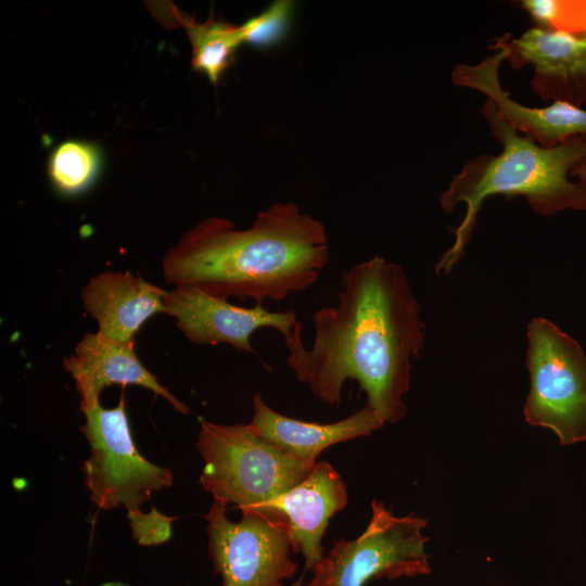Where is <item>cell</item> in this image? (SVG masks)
Instances as JSON below:
<instances>
[{"label": "cell", "instance_id": "cell-1", "mask_svg": "<svg viewBox=\"0 0 586 586\" xmlns=\"http://www.w3.org/2000/svg\"><path fill=\"white\" fill-rule=\"evenodd\" d=\"M309 348L297 322L284 339L286 365L314 396L341 403L347 380L357 381L367 403L384 423L406 413L411 361L425 337L421 307L400 265L374 256L347 268L337 302L313 314Z\"/></svg>", "mask_w": 586, "mask_h": 586}, {"label": "cell", "instance_id": "cell-2", "mask_svg": "<svg viewBox=\"0 0 586 586\" xmlns=\"http://www.w3.org/2000/svg\"><path fill=\"white\" fill-rule=\"evenodd\" d=\"M330 258L324 226L294 202L259 212L250 228L212 216L165 254L164 278L213 296L283 301L309 289Z\"/></svg>", "mask_w": 586, "mask_h": 586}, {"label": "cell", "instance_id": "cell-3", "mask_svg": "<svg viewBox=\"0 0 586 586\" xmlns=\"http://www.w3.org/2000/svg\"><path fill=\"white\" fill-rule=\"evenodd\" d=\"M481 113L501 151L466 162L441 194L440 205L446 213L463 203L466 214L455 230L454 244L435 266L437 273L450 271L459 260L477 213L489 196H524L543 216L565 209H586V187L568 177L586 157V138L573 137L545 148L504 120L491 100L484 101Z\"/></svg>", "mask_w": 586, "mask_h": 586}, {"label": "cell", "instance_id": "cell-4", "mask_svg": "<svg viewBox=\"0 0 586 586\" xmlns=\"http://www.w3.org/2000/svg\"><path fill=\"white\" fill-rule=\"evenodd\" d=\"M196 447L200 477L214 500L242 513L265 512L278 496L298 484L316 461L296 459L258 436L250 424L201 423Z\"/></svg>", "mask_w": 586, "mask_h": 586}, {"label": "cell", "instance_id": "cell-5", "mask_svg": "<svg viewBox=\"0 0 586 586\" xmlns=\"http://www.w3.org/2000/svg\"><path fill=\"white\" fill-rule=\"evenodd\" d=\"M526 421L553 431L562 445L586 441V354L544 318L527 326Z\"/></svg>", "mask_w": 586, "mask_h": 586}, {"label": "cell", "instance_id": "cell-6", "mask_svg": "<svg viewBox=\"0 0 586 586\" xmlns=\"http://www.w3.org/2000/svg\"><path fill=\"white\" fill-rule=\"evenodd\" d=\"M371 519L355 539H339L311 569L305 586H365L372 578L390 579L430 573L423 535L426 521L396 517L372 500Z\"/></svg>", "mask_w": 586, "mask_h": 586}, {"label": "cell", "instance_id": "cell-7", "mask_svg": "<svg viewBox=\"0 0 586 586\" xmlns=\"http://www.w3.org/2000/svg\"><path fill=\"white\" fill-rule=\"evenodd\" d=\"M125 398L112 409L99 405L84 413L81 432L90 446V455L82 463L85 486L91 500L103 510L124 506L129 511L140 510L153 492L171 486L173 473L149 462L137 450L132 441Z\"/></svg>", "mask_w": 586, "mask_h": 586}, {"label": "cell", "instance_id": "cell-8", "mask_svg": "<svg viewBox=\"0 0 586 586\" xmlns=\"http://www.w3.org/2000/svg\"><path fill=\"white\" fill-rule=\"evenodd\" d=\"M215 501L205 514L208 551L221 586H282L297 569L286 519L271 511L243 512L239 522Z\"/></svg>", "mask_w": 586, "mask_h": 586}, {"label": "cell", "instance_id": "cell-9", "mask_svg": "<svg viewBox=\"0 0 586 586\" xmlns=\"http://www.w3.org/2000/svg\"><path fill=\"white\" fill-rule=\"evenodd\" d=\"M164 305L165 314L175 319L190 342L226 344L251 354L255 353L251 336L256 330L271 328L286 339L298 322L294 310L270 311L262 304L240 307L191 285H175L166 291Z\"/></svg>", "mask_w": 586, "mask_h": 586}, {"label": "cell", "instance_id": "cell-10", "mask_svg": "<svg viewBox=\"0 0 586 586\" xmlns=\"http://www.w3.org/2000/svg\"><path fill=\"white\" fill-rule=\"evenodd\" d=\"M495 43L506 49L512 68L533 67L531 86L544 101L586 104V35L535 26Z\"/></svg>", "mask_w": 586, "mask_h": 586}, {"label": "cell", "instance_id": "cell-11", "mask_svg": "<svg viewBox=\"0 0 586 586\" xmlns=\"http://www.w3.org/2000/svg\"><path fill=\"white\" fill-rule=\"evenodd\" d=\"M494 47L496 51L476 64H457L451 72L453 84L485 94L504 120L542 146L552 148L573 137L586 138V110L564 102L530 107L510 98L499 80L507 51L497 43Z\"/></svg>", "mask_w": 586, "mask_h": 586}, {"label": "cell", "instance_id": "cell-12", "mask_svg": "<svg viewBox=\"0 0 586 586\" xmlns=\"http://www.w3.org/2000/svg\"><path fill=\"white\" fill-rule=\"evenodd\" d=\"M63 365L75 382L82 413L98 407L102 390L112 384L143 386L166 399L180 413L190 412L189 407L141 364L135 343L119 342L100 332L86 333L73 353L63 359Z\"/></svg>", "mask_w": 586, "mask_h": 586}, {"label": "cell", "instance_id": "cell-13", "mask_svg": "<svg viewBox=\"0 0 586 586\" xmlns=\"http://www.w3.org/2000/svg\"><path fill=\"white\" fill-rule=\"evenodd\" d=\"M347 504L346 486L327 461H316L295 486L273 499L265 509L282 514L290 526L293 551L305 558L311 570L323 557L321 539L329 520Z\"/></svg>", "mask_w": 586, "mask_h": 586}, {"label": "cell", "instance_id": "cell-14", "mask_svg": "<svg viewBox=\"0 0 586 586\" xmlns=\"http://www.w3.org/2000/svg\"><path fill=\"white\" fill-rule=\"evenodd\" d=\"M166 290L129 271L105 270L92 276L81 289L85 310L98 323V332L124 343L153 315L165 314Z\"/></svg>", "mask_w": 586, "mask_h": 586}, {"label": "cell", "instance_id": "cell-15", "mask_svg": "<svg viewBox=\"0 0 586 586\" xmlns=\"http://www.w3.org/2000/svg\"><path fill=\"white\" fill-rule=\"evenodd\" d=\"M253 418L249 423L263 440L304 461H317L326 448L371 434L384 422L367 405L345 419L316 423L283 416L270 408L259 394L253 397Z\"/></svg>", "mask_w": 586, "mask_h": 586}, {"label": "cell", "instance_id": "cell-16", "mask_svg": "<svg viewBox=\"0 0 586 586\" xmlns=\"http://www.w3.org/2000/svg\"><path fill=\"white\" fill-rule=\"evenodd\" d=\"M180 25L186 29L192 46V67L217 84L229 67L238 47L243 43L241 25L209 18L195 22L175 10Z\"/></svg>", "mask_w": 586, "mask_h": 586}, {"label": "cell", "instance_id": "cell-17", "mask_svg": "<svg viewBox=\"0 0 586 586\" xmlns=\"http://www.w3.org/2000/svg\"><path fill=\"white\" fill-rule=\"evenodd\" d=\"M100 157L94 145L81 141L61 143L51 154L49 176L64 193H76L88 187L99 170Z\"/></svg>", "mask_w": 586, "mask_h": 586}, {"label": "cell", "instance_id": "cell-18", "mask_svg": "<svg viewBox=\"0 0 586 586\" xmlns=\"http://www.w3.org/2000/svg\"><path fill=\"white\" fill-rule=\"evenodd\" d=\"M521 7L536 27L586 35V0H524Z\"/></svg>", "mask_w": 586, "mask_h": 586}, {"label": "cell", "instance_id": "cell-19", "mask_svg": "<svg viewBox=\"0 0 586 586\" xmlns=\"http://www.w3.org/2000/svg\"><path fill=\"white\" fill-rule=\"evenodd\" d=\"M292 9L291 1H275L260 14L247 20L241 25L243 43L258 47L277 43L288 29Z\"/></svg>", "mask_w": 586, "mask_h": 586}, {"label": "cell", "instance_id": "cell-20", "mask_svg": "<svg viewBox=\"0 0 586 586\" xmlns=\"http://www.w3.org/2000/svg\"><path fill=\"white\" fill-rule=\"evenodd\" d=\"M132 535L140 545L155 546L166 542L171 534L170 524L175 518L160 513L155 508L149 513L140 510L129 511Z\"/></svg>", "mask_w": 586, "mask_h": 586}, {"label": "cell", "instance_id": "cell-21", "mask_svg": "<svg viewBox=\"0 0 586 586\" xmlns=\"http://www.w3.org/2000/svg\"><path fill=\"white\" fill-rule=\"evenodd\" d=\"M571 175L576 177L578 182L586 187V157L573 168Z\"/></svg>", "mask_w": 586, "mask_h": 586}]
</instances>
